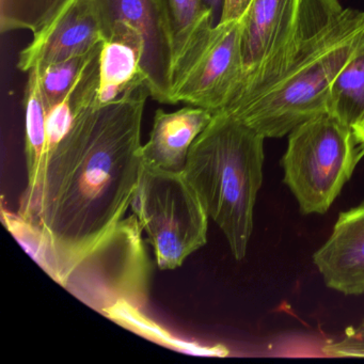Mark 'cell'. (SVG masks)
I'll use <instances>...</instances> for the list:
<instances>
[{
  "label": "cell",
  "instance_id": "3",
  "mask_svg": "<svg viewBox=\"0 0 364 364\" xmlns=\"http://www.w3.org/2000/svg\"><path fill=\"white\" fill-rule=\"evenodd\" d=\"M4 225L33 261L61 287L97 312L116 321L149 301L151 263L135 215L122 219L87 246L50 240L18 214L1 208Z\"/></svg>",
  "mask_w": 364,
  "mask_h": 364
},
{
  "label": "cell",
  "instance_id": "7",
  "mask_svg": "<svg viewBox=\"0 0 364 364\" xmlns=\"http://www.w3.org/2000/svg\"><path fill=\"white\" fill-rule=\"evenodd\" d=\"M244 78L240 20L219 22L174 74L172 104L227 109Z\"/></svg>",
  "mask_w": 364,
  "mask_h": 364
},
{
  "label": "cell",
  "instance_id": "12",
  "mask_svg": "<svg viewBox=\"0 0 364 364\" xmlns=\"http://www.w3.org/2000/svg\"><path fill=\"white\" fill-rule=\"evenodd\" d=\"M213 116L208 110L195 106L173 112L157 110L148 142L142 144V163L157 169L182 172L191 146Z\"/></svg>",
  "mask_w": 364,
  "mask_h": 364
},
{
  "label": "cell",
  "instance_id": "16",
  "mask_svg": "<svg viewBox=\"0 0 364 364\" xmlns=\"http://www.w3.org/2000/svg\"><path fill=\"white\" fill-rule=\"evenodd\" d=\"M327 114L350 129L364 119V40L332 82Z\"/></svg>",
  "mask_w": 364,
  "mask_h": 364
},
{
  "label": "cell",
  "instance_id": "21",
  "mask_svg": "<svg viewBox=\"0 0 364 364\" xmlns=\"http://www.w3.org/2000/svg\"><path fill=\"white\" fill-rule=\"evenodd\" d=\"M204 3H205L206 6L212 10L213 14H214L215 21H216L217 16H218V14L221 18L223 6H225V0H204Z\"/></svg>",
  "mask_w": 364,
  "mask_h": 364
},
{
  "label": "cell",
  "instance_id": "20",
  "mask_svg": "<svg viewBox=\"0 0 364 364\" xmlns=\"http://www.w3.org/2000/svg\"><path fill=\"white\" fill-rule=\"evenodd\" d=\"M251 0H225L223 14L219 22L240 20L246 12Z\"/></svg>",
  "mask_w": 364,
  "mask_h": 364
},
{
  "label": "cell",
  "instance_id": "18",
  "mask_svg": "<svg viewBox=\"0 0 364 364\" xmlns=\"http://www.w3.org/2000/svg\"><path fill=\"white\" fill-rule=\"evenodd\" d=\"M102 46L82 56L74 57L60 63H52L39 70L40 87L46 110L60 103L75 87L86 70L99 57Z\"/></svg>",
  "mask_w": 364,
  "mask_h": 364
},
{
  "label": "cell",
  "instance_id": "17",
  "mask_svg": "<svg viewBox=\"0 0 364 364\" xmlns=\"http://www.w3.org/2000/svg\"><path fill=\"white\" fill-rule=\"evenodd\" d=\"M71 0H0L1 33L28 31L33 36L50 26Z\"/></svg>",
  "mask_w": 364,
  "mask_h": 364
},
{
  "label": "cell",
  "instance_id": "10",
  "mask_svg": "<svg viewBox=\"0 0 364 364\" xmlns=\"http://www.w3.org/2000/svg\"><path fill=\"white\" fill-rule=\"evenodd\" d=\"M92 0H71L56 20L20 53L18 68L28 73L74 57L88 54L103 43Z\"/></svg>",
  "mask_w": 364,
  "mask_h": 364
},
{
  "label": "cell",
  "instance_id": "2",
  "mask_svg": "<svg viewBox=\"0 0 364 364\" xmlns=\"http://www.w3.org/2000/svg\"><path fill=\"white\" fill-rule=\"evenodd\" d=\"M364 40V11L341 0H301L291 46L264 90L230 114L280 138L327 112L332 82Z\"/></svg>",
  "mask_w": 364,
  "mask_h": 364
},
{
  "label": "cell",
  "instance_id": "1",
  "mask_svg": "<svg viewBox=\"0 0 364 364\" xmlns=\"http://www.w3.org/2000/svg\"><path fill=\"white\" fill-rule=\"evenodd\" d=\"M146 85L114 103L85 108L46 161L18 214L46 236L87 246L124 219L142 168Z\"/></svg>",
  "mask_w": 364,
  "mask_h": 364
},
{
  "label": "cell",
  "instance_id": "5",
  "mask_svg": "<svg viewBox=\"0 0 364 364\" xmlns=\"http://www.w3.org/2000/svg\"><path fill=\"white\" fill-rule=\"evenodd\" d=\"M363 156L353 129L327 112L293 129L282 166L302 214H325Z\"/></svg>",
  "mask_w": 364,
  "mask_h": 364
},
{
  "label": "cell",
  "instance_id": "15",
  "mask_svg": "<svg viewBox=\"0 0 364 364\" xmlns=\"http://www.w3.org/2000/svg\"><path fill=\"white\" fill-rule=\"evenodd\" d=\"M25 89V155H26L27 186L37 185L43 173L48 156L46 136V110L40 87L39 70L28 72Z\"/></svg>",
  "mask_w": 364,
  "mask_h": 364
},
{
  "label": "cell",
  "instance_id": "11",
  "mask_svg": "<svg viewBox=\"0 0 364 364\" xmlns=\"http://www.w3.org/2000/svg\"><path fill=\"white\" fill-rule=\"evenodd\" d=\"M313 262L330 289L345 295L364 294V203L341 213Z\"/></svg>",
  "mask_w": 364,
  "mask_h": 364
},
{
  "label": "cell",
  "instance_id": "22",
  "mask_svg": "<svg viewBox=\"0 0 364 364\" xmlns=\"http://www.w3.org/2000/svg\"><path fill=\"white\" fill-rule=\"evenodd\" d=\"M353 132H355L358 140H359V141L361 142V144L364 146V119L362 120V122L358 125L357 127L353 129Z\"/></svg>",
  "mask_w": 364,
  "mask_h": 364
},
{
  "label": "cell",
  "instance_id": "19",
  "mask_svg": "<svg viewBox=\"0 0 364 364\" xmlns=\"http://www.w3.org/2000/svg\"><path fill=\"white\" fill-rule=\"evenodd\" d=\"M323 353L328 357L364 358V319L355 327L347 328L338 342L326 344Z\"/></svg>",
  "mask_w": 364,
  "mask_h": 364
},
{
  "label": "cell",
  "instance_id": "8",
  "mask_svg": "<svg viewBox=\"0 0 364 364\" xmlns=\"http://www.w3.org/2000/svg\"><path fill=\"white\" fill-rule=\"evenodd\" d=\"M300 5L301 0H251L240 18L244 78L223 112L247 103L265 88L291 46Z\"/></svg>",
  "mask_w": 364,
  "mask_h": 364
},
{
  "label": "cell",
  "instance_id": "6",
  "mask_svg": "<svg viewBox=\"0 0 364 364\" xmlns=\"http://www.w3.org/2000/svg\"><path fill=\"white\" fill-rule=\"evenodd\" d=\"M131 206L161 270L180 267L208 242L210 217L183 171L157 169L142 163Z\"/></svg>",
  "mask_w": 364,
  "mask_h": 364
},
{
  "label": "cell",
  "instance_id": "4",
  "mask_svg": "<svg viewBox=\"0 0 364 364\" xmlns=\"http://www.w3.org/2000/svg\"><path fill=\"white\" fill-rule=\"evenodd\" d=\"M264 140L237 117L218 112L193 142L183 170L237 261L246 257L252 234L263 182Z\"/></svg>",
  "mask_w": 364,
  "mask_h": 364
},
{
  "label": "cell",
  "instance_id": "13",
  "mask_svg": "<svg viewBox=\"0 0 364 364\" xmlns=\"http://www.w3.org/2000/svg\"><path fill=\"white\" fill-rule=\"evenodd\" d=\"M142 57L144 41L129 27H117L104 40L99 56V107L119 101L146 85Z\"/></svg>",
  "mask_w": 364,
  "mask_h": 364
},
{
  "label": "cell",
  "instance_id": "9",
  "mask_svg": "<svg viewBox=\"0 0 364 364\" xmlns=\"http://www.w3.org/2000/svg\"><path fill=\"white\" fill-rule=\"evenodd\" d=\"M102 36L129 27L144 41L142 71L150 97L172 104L174 48L171 24L164 0H92Z\"/></svg>",
  "mask_w": 364,
  "mask_h": 364
},
{
  "label": "cell",
  "instance_id": "14",
  "mask_svg": "<svg viewBox=\"0 0 364 364\" xmlns=\"http://www.w3.org/2000/svg\"><path fill=\"white\" fill-rule=\"evenodd\" d=\"M171 24L174 74L217 25L204 0H164ZM174 78V76H173Z\"/></svg>",
  "mask_w": 364,
  "mask_h": 364
}]
</instances>
